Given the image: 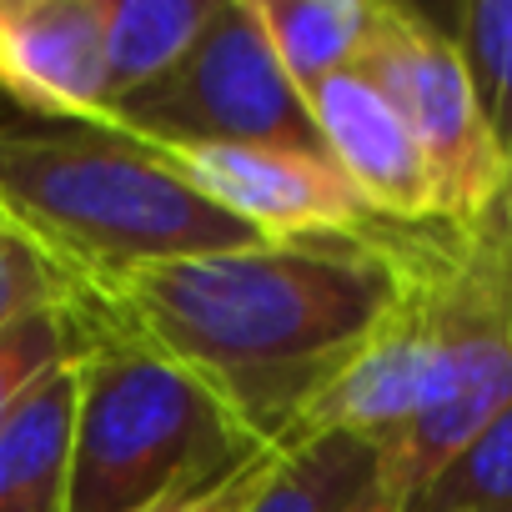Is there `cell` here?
Instances as JSON below:
<instances>
[{"label": "cell", "instance_id": "8992f818", "mask_svg": "<svg viewBox=\"0 0 512 512\" xmlns=\"http://www.w3.org/2000/svg\"><path fill=\"white\" fill-rule=\"evenodd\" d=\"M357 71L397 106V116L417 136L437 181V216L447 226L477 221L502 191L507 166L482 126L452 36L432 16L382 0Z\"/></svg>", "mask_w": 512, "mask_h": 512}, {"label": "cell", "instance_id": "ffe728a7", "mask_svg": "<svg viewBox=\"0 0 512 512\" xmlns=\"http://www.w3.org/2000/svg\"><path fill=\"white\" fill-rule=\"evenodd\" d=\"M487 211H497V221L512 231V171H507V181H502V191L492 196V206H487Z\"/></svg>", "mask_w": 512, "mask_h": 512}, {"label": "cell", "instance_id": "e0dca14e", "mask_svg": "<svg viewBox=\"0 0 512 512\" xmlns=\"http://www.w3.org/2000/svg\"><path fill=\"white\" fill-rule=\"evenodd\" d=\"M71 302V297H66ZM61 307H41L21 322H11L0 332V427L6 417L71 357V312Z\"/></svg>", "mask_w": 512, "mask_h": 512}, {"label": "cell", "instance_id": "4fadbf2b", "mask_svg": "<svg viewBox=\"0 0 512 512\" xmlns=\"http://www.w3.org/2000/svg\"><path fill=\"white\" fill-rule=\"evenodd\" d=\"M377 6L382 0H256V21L307 106L332 76L362 61Z\"/></svg>", "mask_w": 512, "mask_h": 512}, {"label": "cell", "instance_id": "9c48e42d", "mask_svg": "<svg viewBox=\"0 0 512 512\" xmlns=\"http://www.w3.org/2000/svg\"><path fill=\"white\" fill-rule=\"evenodd\" d=\"M312 131L362 206L387 226H427L437 216L432 166L397 106L352 66L312 96Z\"/></svg>", "mask_w": 512, "mask_h": 512}, {"label": "cell", "instance_id": "5b68a950", "mask_svg": "<svg viewBox=\"0 0 512 512\" xmlns=\"http://www.w3.org/2000/svg\"><path fill=\"white\" fill-rule=\"evenodd\" d=\"M96 126L141 146H322L307 101L256 21V0H216L191 51L146 91L116 101Z\"/></svg>", "mask_w": 512, "mask_h": 512}, {"label": "cell", "instance_id": "ba28073f", "mask_svg": "<svg viewBox=\"0 0 512 512\" xmlns=\"http://www.w3.org/2000/svg\"><path fill=\"white\" fill-rule=\"evenodd\" d=\"M407 262L412 282L402 307L382 322V332L317 392L302 412L292 437L307 432H352L377 447L402 437L437 392V317H432V282L422 256V226H407Z\"/></svg>", "mask_w": 512, "mask_h": 512}, {"label": "cell", "instance_id": "52a82bcc", "mask_svg": "<svg viewBox=\"0 0 512 512\" xmlns=\"http://www.w3.org/2000/svg\"><path fill=\"white\" fill-rule=\"evenodd\" d=\"M201 201L262 241L342 236L377 221L322 146H151Z\"/></svg>", "mask_w": 512, "mask_h": 512}, {"label": "cell", "instance_id": "ac0fdd59", "mask_svg": "<svg viewBox=\"0 0 512 512\" xmlns=\"http://www.w3.org/2000/svg\"><path fill=\"white\" fill-rule=\"evenodd\" d=\"M66 297H71V282L41 251H31L21 236L0 226V332L41 307H61Z\"/></svg>", "mask_w": 512, "mask_h": 512}, {"label": "cell", "instance_id": "9a60e30c", "mask_svg": "<svg viewBox=\"0 0 512 512\" xmlns=\"http://www.w3.org/2000/svg\"><path fill=\"white\" fill-rule=\"evenodd\" d=\"M447 36L472 81L482 126L512 171V0H467L457 6Z\"/></svg>", "mask_w": 512, "mask_h": 512}, {"label": "cell", "instance_id": "3957f363", "mask_svg": "<svg viewBox=\"0 0 512 512\" xmlns=\"http://www.w3.org/2000/svg\"><path fill=\"white\" fill-rule=\"evenodd\" d=\"M76 362L66 512H146L246 467L262 447L176 362L66 302Z\"/></svg>", "mask_w": 512, "mask_h": 512}, {"label": "cell", "instance_id": "2e32d148", "mask_svg": "<svg viewBox=\"0 0 512 512\" xmlns=\"http://www.w3.org/2000/svg\"><path fill=\"white\" fill-rule=\"evenodd\" d=\"M422 507L512 512V402L407 502V512Z\"/></svg>", "mask_w": 512, "mask_h": 512}, {"label": "cell", "instance_id": "8fae6325", "mask_svg": "<svg viewBox=\"0 0 512 512\" xmlns=\"http://www.w3.org/2000/svg\"><path fill=\"white\" fill-rule=\"evenodd\" d=\"M76 362L66 357L0 427V512H66Z\"/></svg>", "mask_w": 512, "mask_h": 512}, {"label": "cell", "instance_id": "7c38bea8", "mask_svg": "<svg viewBox=\"0 0 512 512\" xmlns=\"http://www.w3.org/2000/svg\"><path fill=\"white\" fill-rule=\"evenodd\" d=\"M382 492V447L352 432L287 437L246 512H357Z\"/></svg>", "mask_w": 512, "mask_h": 512}, {"label": "cell", "instance_id": "d6986e66", "mask_svg": "<svg viewBox=\"0 0 512 512\" xmlns=\"http://www.w3.org/2000/svg\"><path fill=\"white\" fill-rule=\"evenodd\" d=\"M277 457H282V442L262 447L246 467H236L231 477H221V482H211V487H196V492H186V497L156 502V507H146V512H246V502L262 492V482H267V472L277 467Z\"/></svg>", "mask_w": 512, "mask_h": 512}, {"label": "cell", "instance_id": "30bf717a", "mask_svg": "<svg viewBox=\"0 0 512 512\" xmlns=\"http://www.w3.org/2000/svg\"><path fill=\"white\" fill-rule=\"evenodd\" d=\"M0 91L41 121H101V0H0Z\"/></svg>", "mask_w": 512, "mask_h": 512}, {"label": "cell", "instance_id": "7402d4cb", "mask_svg": "<svg viewBox=\"0 0 512 512\" xmlns=\"http://www.w3.org/2000/svg\"><path fill=\"white\" fill-rule=\"evenodd\" d=\"M422 512H467V507H422Z\"/></svg>", "mask_w": 512, "mask_h": 512}, {"label": "cell", "instance_id": "5bb4252c", "mask_svg": "<svg viewBox=\"0 0 512 512\" xmlns=\"http://www.w3.org/2000/svg\"><path fill=\"white\" fill-rule=\"evenodd\" d=\"M216 0H101L106 41V111L161 81L206 31Z\"/></svg>", "mask_w": 512, "mask_h": 512}, {"label": "cell", "instance_id": "7a4b0ae2", "mask_svg": "<svg viewBox=\"0 0 512 512\" xmlns=\"http://www.w3.org/2000/svg\"><path fill=\"white\" fill-rule=\"evenodd\" d=\"M0 226L71 287L262 241L201 201L151 146L96 121L0 126Z\"/></svg>", "mask_w": 512, "mask_h": 512}, {"label": "cell", "instance_id": "6da1fadb", "mask_svg": "<svg viewBox=\"0 0 512 512\" xmlns=\"http://www.w3.org/2000/svg\"><path fill=\"white\" fill-rule=\"evenodd\" d=\"M412 282L407 226L251 241L71 287V302L191 372L256 442H287Z\"/></svg>", "mask_w": 512, "mask_h": 512}, {"label": "cell", "instance_id": "277c9868", "mask_svg": "<svg viewBox=\"0 0 512 512\" xmlns=\"http://www.w3.org/2000/svg\"><path fill=\"white\" fill-rule=\"evenodd\" d=\"M437 317V392L427 412L382 447V487L407 502L512 402V231L497 211L422 226Z\"/></svg>", "mask_w": 512, "mask_h": 512}, {"label": "cell", "instance_id": "44dd1931", "mask_svg": "<svg viewBox=\"0 0 512 512\" xmlns=\"http://www.w3.org/2000/svg\"><path fill=\"white\" fill-rule=\"evenodd\" d=\"M357 512H402V502H397V497H392V492H387V487H382V492H377V497H372V502H362V507H357Z\"/></svg>", "mask_w": 512, "mask_h": 512}]
</instances>
